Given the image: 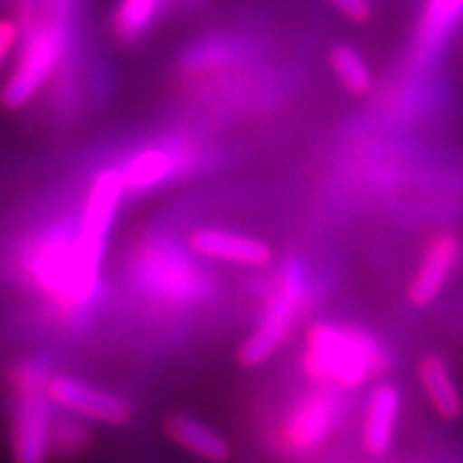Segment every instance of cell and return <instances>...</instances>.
I'll list each match as a JSON object with an SVG mask.
<instances>
[{
	"label": "cell",
	"mask_w": 463,
	"mask_h": 463,
	"mask_svg": "<svg viewBox=\"0 0 463 463\" xmlns=\"http://www.w3.org/2000/svg\"><path fill=\"white\" fill-rule=\"evenodd\" d=\"M328 65H331L335 78L352 95H364L372 90L373 75L369 62L358 52V48L350 43H337L328 54Z\"/></svg>",
	"instance_id": "obj_14"
},
{
	"label": "cell",
	"mask_w": 463,
	"mask_h": 463,
	"mask_svg": "<svg viewBox=\"0 0 463 463\" xmlns=\"http://www.w3.org/2000/svg\"><path fill=\"white\" fill-rule=\"evenodd\" d=\"M419 382L431 408L447 420H457L463 414L459 386L450 373L447 361L438 354H425L419 363Z\"/></svg>",
	"instance_id": "obj_12"
},
{
	"label": "cell",
	"mask_w": 463,
	"mask_h": 463,
	"mask_svg": "<svg viewBox=\"0 0 463 463\" xmlns=\"http://www.w3.org/2000/svg\"><path fill=\"white\" fill-rule=\"evenodd\" d=\"M463 20V0H427L416 28V62L430 65Z\"/></svg>",
	"instance_id": "obj_11"
},
{
	"label": "cell",
	"mask_w": 463,
	"mask_h": 463,
	"mask_svg": "<svg viewBox=\"0 0 463 463\" xmlns=\"http://www.w3.org/2000/svg\"><path fill=\"white\" fill-rule=\"evenodd\" d=\"M48 397L61 408L109 425H123L131 416V408L125 399L67 375H58L48 382Z\"/></svg>",
	"instance_id": "obj_6"
},
{
	"label": "cell",
	"mask_w": 463,
	"mask_h": 463,
	"mask_svg": "<svg viewBox=\"0 0 463 463\" xmlns=\"http://www.w3.org/2000/svg\"><path fill=\"white\" fill-rule=\"evenodd\" d=\"M402 412V391L391 382L375 386L364 405L363 447L369 455H384L392 447Z\"/></svg>",
	"instance_id": "obj_9"
},
{
	"label": "cell",
	"mask_w": 463,
	"mask_h": 463,
	"mask_svg": "<svg viewBox=\"0 0 463 463\" xmlns=\"http://www.w3.org/2000/svg\"><path fill=\"white\" fill-rule=\"evenodd\" d=\"M389 367V354L367 331L341 324H316L307 335L305 372L339 389H358Z\"/></svg>",
	"instance_id": "obj_1"
},
{
	"label": "cell",
	"mask_w": 463,
	"mask_h": 463,
	"mask_svg": "<svg viewBox=\"0 0 463 463\" xmlns=\"http://www.w3.org/2000/svg\"><path fill=\"white\" fill-rule=\"evenodd\" d=\"M48 395L28 389L22 392L14 420V461L45 463L50 447Z\"/></svg>",
	"instance_id": "obj_7"
},
{
	"label": "cell",
	"mask_w": 463,
	"mask_h": 463,
	"mask_svg": "<svg viewBox=\"0 0 463 463\" xmlns=\"http://www.w3.org/2000/svg\"><path fill=\"white\" fill-rule=\"evenodd\" d=\"M125 189L123 172L118 170L101 172L92 183L86 202L82 234L73 249V277L78 292H86L99 273L103 249Z\"/></svg>",
	"instance_id": "obj_3"
},
{
	"label": "cell",
	"mask_w": 463,
	"mask_h": 463,
	"mask_svg": "<svg viewBox=\"0 0 463 463\" xmlns=\"http://www.w3.org/2000/svg\"><path fill=\"white\" fill-rule=\"evenodd\" d=\"M159 3H161V5H165V3H167V0H159Z\"/></svg>",
	"instance_id": "obj_20"
},
{
	"label": "cell",
	"mask_w": 463,
	"mask_h": 463,
	"mask_svg": "<svg viewBox=\"0 0 463 463\" xmlns=\"http://www.w3.org/2000/svg\"><path fill=\"white\" fill-rule=\"evenodd\" d=\"M191 247L200 256L211 260H225V262L262 266L270 262V247L260 239L247 234H236L228 230L202 228L191 236Z\"/></svg>",
	"instance_id": "obj_10"
},
{
	"label": "cell",
	"mask_w": 463,
	"mask_h": 463,
	"mask_svg": "<svg viewBox=\"0 0 463 463\" xmlns=\"http://www.w3.org/2000/svg\"><path fill=\"white\" fill-rule=\"evenodd\" d=\"M178 5H183V7H194V5H200L202 0H176Z\"/></svg>",
	"instance_id": "obj_19"
},
{
	"label": "cell",
	"mask_w": 463,
	"mask_h": 463,
	"mask_svg": "<svg viewBox=\"0 0 463 463\" xmlns=\"http://www.w3.org/2000/svg\"><path fill=\"white\" fill-rule=\"evenodd\" d=\"M17 39H20V31H17L15 22L0 20V69L9 61L11 52L17 45Z\"/></svg>",
	"instance_id": "obj_18"
},
{
	"label": "cell",
	"mask_w": 463,
	"mask_h": 463,
	"mask_svg": "<svg viewBox=\"0 0 463 463\" xmlns=\"http://www.w3.org/2000/svg\"><path fill=\"white\" fill-rule=\"evenodd\" d=\"M167 433L176 444H181L184 450L194 453L200 459L222 463L230 457L228 442L219 436L215 430L194 416L176 414L167 420Z\"/></svg>",
	"instance_id": "obj_13"
},
{
	"label": "cell",
	"mask_w": 463,
	"mask_h": 463,
	"mask_svg": "<svg viewBox=\"0 0 463 463\" xmlns=\"http://www.w3.org/2000/svg\"><path fill=\"white\" fill-rule=\"evenodd\" d=\"M164 5L159 0H120L114 11V31L123 42H137L153 26Z\"/></svg>",
	"instance_id": "obj_15"
},
{
	"label": "cell",
	"mask_w": 463,
	"mask_h": 463,
	"mask_svg": "<svg viewBox=\"0 0 463 463\" xmlns=\"http://www.w3.org/2000/svg\"><path fill=\"white\" fill-rule=\"evenodd\" d=\"M339 414V399L333 391H316L300 402L289 414L286 438L298 453H309L320 447L331 433Z\"/></svg>",
	"instance_id": "obj_8"
},
{
	"label": "cell",
	"mask_w": 463,
	"mask_h": 463,
	"mask_svg": "<svg viewBox=\"0 0 463 463\" xmlns=\"http://www.w3.org/2000/svg\"><path fill=\"white\" fill-rule=\"evenodd\" d=\"M328 3L352 22H367L372 17V3L369 0H328Z\"/></svg>",
	"instance_id": "obj_17"
},
{
	"label": "cell",
	"mask_w": 463,
	"mask_h": 463,
	"mask_svg": "<svg viewBox=\"0 0 463 463\" xmlns=\"http://www.w3.org/2000/svg\"><path fill=\"white\" fill-rule=\"evenodd\" d=\"M309 297V277L298 260H288L283 264L277 292L269 298L256 331L249 335L241 347V363L247 367H258L269 361L288 339L292 324L297 320Z\"/></svg>",
	"instance_id": "obj_2"
},
{
	"label": "cell",
	"mask_w": 463,
	"mask_h": 463,
	"mask_svg": "<svg viewBox=\"0 0 463 463\" xmlns=\"http://www.w3.org/2000/svg\"><path fill=\"white\" fill-rule=\"evenodd\" d=\"M172 170V157L165 150H144L125 167L123 181L131 191H144L159 184Z\"/></svg>",
	"instance_id": "obj_16"
},
{
	"label": "cell",
	"mask_w": 463,
	"mask_h": 463,
	"mask_svg": "<svg viewBox=\"0 0 463 463\" xmlns=\"http://www.w3.org/2000/svg\"><path fill=\"white\" fill-rule=\"evenodd\" d=\"M65 50V28L61 24H45L28 34L22 45L14 73L5 82L3 103L9 109H20L43 89Z\"/></svg>",
	"instance_id": "obj_4"
},
{
	"label": "cell",
	"mask_w": 463,
	"mask_h": 463,
	"mask_svg": "<svg viewBox=\"0 0 463 463\" xmlns=\"http://www.w3.org/2000/svg\"><path fill=\"white\" fill-rule=\"evenodd\" d=\"M463 256V242L453 232H442L427 242L412 281L408 286V298L416 307H427L439 297Z\"/></svg>",
	"instance_id": "obj_5"
}]
</instances>
